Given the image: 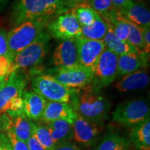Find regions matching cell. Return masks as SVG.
I'll use <instances>...</instances> for the list:
<instances>
[{"mask_svg": "<svg viewBox=\"0 0 150 150\" xmlns=\"http://www.w3.org/2000/svg\"><path fill=\"white\" fill-rule=\"evenodd\" d=\"M64 0H15L10 13L12 27L22 22L44 18H56L70 10Z\"/></svg>", "mask_w": 150, "mask_h": 150, "instance_id": "6da1fadb", "label": "cell"}, {"mask_svg": "<svg viewBox=\"0 0 150 150\" xmlns=\"http://www.w3.org/2000/svg\"><path fill=\"white\" fill-rule=\"evenodd\" d=\"M78 115L91 122L103 125L110 108L109 101L88 84L73 94L70 103Z\"/></svg>", "mask_w": 150, "mask_h": 150, "instance_id": "7a4b0ae2", "label": "cell"}, {"mask_svg": "<svg viewBox=\"0 0 150 150\" xmlns=\"http://www.w3.org/2000/svg\"><path fill=\"white\" fill-rule=\"evenodd\" d=\"M26 71L16 70L0 86V114L16 115L24 112L22 94L30 79Z\"/></svg>", "mask_w": 150, "mask_h": 150, "instance_id": "3957f363", "label": "cell"}, {"mask_svg": "<svg viewBox=\"0 0 150 150\" xmlns=\"http://www.w3.org/2000/svg\"><path fill=\"white\" fill-rule=\"evenodd\" d=\"M54 18H44L30 20L12 27L7 33V40L11 61H13L17 54L27 47L38 35L45 31Z\"/></svg>", "mask_w": 150, "mask_h": 150, "instance_id": "277c9868", "label": "cell"}, {"mask_svg": "<svg viewBox=\"0 0 150 150\" xmlns=\"http://www.w3.org/2000/svg\"><path fill=\"white\" fill-rule=\"evenodd\" d=\"M51 36L43 31L27 47L18 53L11 63L9 74L16 70L25 71L38 67L44 61L50 50Z\"/></svg>", "mask_w": 150, "mask_h": 150, "instance_id": "5b68a950", "label": "cell"}, {"mask_svg": "<svg viewBox=\"0 0 150 150\" xmlns=\"http://www.w3.org/2000/svg\"><path fill=\"white\" fill-rule=\"evenodd\" d=\"M31 79L32 91L47 102L70 104L72 95L77 91L59 83L50 74H39Z\"/></svg>", "mask_w": 150, "mask_h": 150, "instance_id": "8992f818", "label": "cell"}, {"mask_svg": "<svg viewBox=\"0 0 150 150\" xmlns=\"http://www.w3.org/2000/svg\"><path fill=\"white\" fill-rule=\"evenodd\" d=\"M149 105L142 99L122 102L112 112V120L125 127L134 128L149 117Z\"/></svg>", "mask_w": 150, "mask_h": 150, "instance_id": "52a82bcc", "label": "cell"}, {"mask_svg": "<svg viewBox=\"0 0 150 150\" xmlns=\"http://www.w3.org/2000/svg\"><path fill=\"white\" fill-rule=\"evenodd\" d=\"M117 54L107 48L103 51L93 73V80L90 83L94 91L100 93L117 78Z\"/></svg>", "mask_w": 150, "mask_h": 150, "instance_id": "ba28073f", "label": "cell"}, {"mask_svg": "<svg viewBox=\"0 0 150 150\" xmlns=\"http://www.w3.org/2000/svg\"><path fill=\"white\" fill-rule=\"evenodd\" d=\"M51 76L63 85L71 89L80 90L93 80V72L78 64L70 67H56L50 70Z\"/></svg>", "mask_w": 150, "mask_h": 150, "instance_id": "9c48e42d", "label": "cell"}, {"mask_svg": "<svg viewBox=\"0 0 150 150\" xmlns=\"http://www.w3.org/2000/svg\"><path fill=\"white\" fill-rule=\"evenodd\" d=\"M47 30L50 36L57 40L76 39L81 35V27L72 8L54 18L49 24Z\"/></svg>", "mask_w": 150, "mask_h": 150, "instance_id": "30bf717a", "label": "cell"}, {"mask_svg": "<svg viewBox=\"0 0 150 150\" xmlns=\"http://www.w3.org/2000/svg\"><path fill=\"white\" fill-rule=\"evenodd\" d=\"M79 63L94 73L101 54L106 47L103 40H90L81 36L75 39Z\"/></svg>", "mask_w": 150, "mask_h": 150, "instance_id": "8fae6325", "label": "cell"}, {"mask_svg": "<svg viewBox=\"0 0 150 150\" xmlns=\"http://www.w3.org/2000/svg\"><path fill=\"white\" fill-rule=\"evenodd\" d=\"M72 125L73 139L84 147L95 145L103 129V125L91 122L77 113Z\"/></svg>", "mask_w": 150, "mask_h": 150, "instance_id": "7c38bea8", "label": "cell"}, {"mask_svg": "<svg viewBox=\"0 0 150 150\" xmlns=\"http://www.w3.org/2000/svg\"><path fill=\"white\" fill-rule=\"evenodd\" d=\"M5 121V130L11 129L20 140L27 142L33 134L34 125L24 112L16 115L2 114ZM4 130V131H5Z\"/></svg>", "mask_w": 150, "mask_h": 150, "instance_id": "4fadbf2b", "label": "cell"}, {"mask_svg": "<svg viewBox=\"0 0 150 150\" xmlns=\"http://www.w3.org/2000/svg\"><path fill=\"white\" fill-rule=\"evenodd\" d=\"M76 117V112L70 104L47 102L41 120L46 124L56 120H65L72 124Z\"/></svg>", "mask_w": 150, "mask_h": 150, "instance_id": "5bb4252c", "label": "cell"}, {"mask_svg": "<svg viewBox=\"0 0 150 150\" xmlns=\"http://www.w3.org/2000/svg\"><path fill=\"white\" fill-rule=\"evenodd\" d=\"M52 60L56 67H70L79 64L75 39L62 40L54 50Z\"/></svg>", "mask_w": 150, "mask_h": 150, "instance_id": "9a60e30c", "label": "cell"}, {"mask_svg": "<svg viewBox=\"0 0 150 150\" xmlns=\"http://www.w3.org/2000/svg\"><path fill=\"white\" fill-rule=\"evenodd\" d=\"M149 56L130 52L117 57V76H124L145 68Z\"/></svg>", "mask_w": 150, "mask_h": 150, "instance_id": "2e32d148", "label": "cell"}, {"mask_svg": "<svg viewBox=\"0 0 150 150\" xmlns=\"http://www.w3.org/2000/svg\"><path fill=\"white\" fill-rule=\"evenodd\" d=\"M119 11L127 20L139 27H150L149 9L145 3L131 0L126 6Z\"/></svg>", "mask_w": 150, "mask_h": 150, "instance_id": "e0dca14e", "label": "cell"}, {"mask_svg": "<svg viewBox=\"0 0 150 150\" xmlns=\"http://www.w3.org/2000/svg\"><path fill=\"white\" fill-rule=\"evenodd\" d=\"M24 113L31 121L40 120L47 101L32 90L24 91L22 94Z\"/></svg>", "mask_w": 150, "mask_h": 150, "instance_id": "ac0fdd59", "label": "cell"}, {"mask_svg": "<svg viewBox=\"0 0 150 150\" xmlns=\"http://www.w3.org/2000/svg\"><path fill=\"white\" fill-rule=\"evenodd\" d=\"M149 83V74L144 68L124 76L115 84V88L120 92H128L144 88Z\"/></svg>", "mask_w": 150, "mask_h": 150, "instance_id": "d6986e66", "label": "cell"}, {"mask_svg": "<svg viewBox=\"0 0 150 150\" xmlns=\"http://www.w3.org/2000/svg\"><path fill=\"white\" fill-rule=\"evenodd\" d=\"M46 125L55 145L70 142L73 139L72 125L68 122L56 120Z\"/></svg>", "mask_w": 150, "mask_h": 150, "instance_id": "ffe728a7", "label": "cell"}, {"mask_svg": "<svg viewBox=\"0 0 150 150\" xmlns=\"http://www.w3.org/2000/svg\"><path fill=\"white\" fill-rule=\"evenodd\" d=\"M129 140L138 149H150L149 117L132 128Z\"/></svg>", "mask_w": 150, "mask_h": 150, "instance_id": "44dd1931", "label": "cell"}, {"mask_svg": "<svg viewBox=\"0 0 150 150\" xmlns=\"http://www.w3.org/2000/svg\"><path fill=\"white\" fill-rule=\"evenodd\" d=\"M107 24V31L105 34L103 42L106 48L117 54V56L130 53V52H137L133 46H131L128 42H124L118 39L115 35L111 26Z\"/></svg>", "mask_w": 150, "mask_h": 150, "instance_id": "7402d4cb", "label": "cell"}, {"mask_svg": "<svg viewBox=\"0 0 150 150\" xmlns=\"http://www.w3.org/2000/svg\"><path fill=\"white\" fill-rule=\"evenodd\" d=\"M107 31V24L100 16L88 26L81 27V36L90 40H102Z\"/></svg>", "mask_w": 150, "mask_h": 150, "instance_id": "603a6c76", "label": "cell"}, {"mask_svg": "<svg viewBox=\"0 0 150 150\" xmlns=\"http://www.w3.org/2000/svg\"><path fill=\"white\" fill-rule=\"evenodd\" d=\"M73 12L81 27L93 23L99 16L87 3H83L72 8Z\"/></svg>", "mask_w": 150, "mask_h": 150, "instance_id": "cb8c5ba5", "label": "cell"}, {"mask_svg": "<svg viewBox=\"0 0 150 150\" xmlns=\"http://www.w3.org/2000/svg\"><path fill=\"white\" fill-rule=\"evenodd\" d=\"M130 142L116 133H108L99 143L96 150H122Z\"/></svg>", "mask_w": 150, "mask_h": 150, "instance_id": "d4e9b609", "label": "cell"}, {"mask_svg": "<svg viewBox=\"0 0 150 150\" xmlns=\"http://www.w3.org/2000/svg\"><path fill=\"white\" fill-rule=\"evenodd\" d=\"M127 22H128L129 27L127 42L131 46L134 47L138 54H143L144 45L143 42H142L141 28L130 22L129 20H127Z\"/></svg>", "mask_w": 150, "mask_h": 150, "instance_id": "484cf974", "label": "cell"}, {"mask_svg": "<svg viewBox=\"0 0 150 150\" xmlns=\"http://www.w3.org/2000/svg\"><path fill=\"white\" fill-rule=\"evenodd\" d=\"M33 136L37 138L45 150H53L56 145L52 140L47 125H34Z\"/></svg>", "mask_w": 150, "mask_h": 150, "instance_id": "4316f807", "label": "cell"}, {"mask_svg": "<svg viewBox=\"0 0 150 150\" xmlns=\"http://www.w3.org/2000/svg\"><path fill=\"white\" fill-rule=\"evenodd\" d=\"M86 3L102 18L106 17L115 8L111 0H88Z\"/></svg>", "mask_w": 150, "mask_h": 150, "instance_id": "83f0119b", "label": "cell"}, {"mask_svg": "<svg viewBox=\"0 0 150 150\" xmlns=\"http://www.w3.org/2000/svg\"><path fill=\"white\" fill-rule=\"evenodd\" d=\"M4 132L11 142L13 150H29L27 143L19 139L18 137H16L13 131L11 129H6L4 131Z\"/></svg>", "mask_w": 150, "mask_h": 150, "instance_id": "f1b7e54d", "label": "cell"}, {"mask_svg": "<svg viewBox=\"0 0 150 150\" xmlns=\"http://www.w3.org/2000/svg\"><path fill=\"white\" fill-rule=\"evenodd\" d=\"M0 56L7 58L11 62V58L9 53L7 33L3 29H0Z\"/></svg>", "mask_w": 150, "mask_h": 150, "instance_id": "f546056e", "label": "cell"}, {"mask_svg": "<svg viewBox=\"0 0 150 150\" xmlns=\"http://www.w3.org/2000/svg\"><path fill=\"white\" fill-rule=\"evenodd\" d=\"M141 28L142 42L144 45L143 54L149 56L150 53V27Z\"/></svg>", "mask_w": 150, "mask_h": 150, "instance_id": "4dcf8cb0", "label": "cell"}, {"mask_svg": "<svg viewBox=\"0 0 150 150\" xmlns=\"http://www.w3.org/2000/svg\"><path fill=\"white\" fill-rule=\"evenodd\" d=\"M11 63L7 58L0 56V76L6 77L8 76Z\"/></svg>", "mask_w": 150, "mask_h": 150, "instance_id": "1f68e13d", "label": "cell"}, {"mask_svg": "<svg viewBox=\"0 0 150 150\" xmlns=\"http://www.w3.org/2000/svg\"><path fill=\"white\" fill-rule=\"evenodd\" d=\"M26 143L29 150H45L33 135L26 142Z\"/></svg>", "mask_w": 150, "mask_h": 150, "instance_id": "d6a6232c", "label": "cell"}, {"mask_svg": "<svg viewBox=\"0 0 150 150\" xmlns=\"http://www.w3.org/2000/svg\"><path fill=\"white\" fill-rule=\"evenodd\" d=\"M53 150H82L76 145L70 142H63V143L58 144L54 146Z\"/></svg>", "mask_w": 150, "mask_h": 150, "instance_id": "836d02e7", "label": "cell"}, {"mask_svg": "<svg viewBox=\"0 0 150 150\" xmlns=\"http://www.w3.org/2000/svg\"><path fill=\"white\" fill-rule=\"evenodd\" d=\"M0 150H13L11 142L5 132L0 133Z\"/></svg>", "mask_w": 150, "mask_h": 150, "instance_id": "e575fe53", "label": "cell"}, {"mask_svg": "<svg viewBox=\"0 0 150 150\" xmlns=\"http://www.w3.org/2000/svg\"><path fill=\"white\" fill-rule=\"evenodd\" d=\"M111 1L115 8L120 11L126 6L130 2L131 0H111Z\"/></svg>", "mask_w": 150, "mask_h": 150, "instance_id": "d590c367", "label": "cell"}, {"mask_svg": "<svg viewBox=\"0 0 150 150\" xmlns=\"http://www.w3.org/2000/svg\"><path fill=\"white\" fill-rule=\"evenodd\" d=\"M64 1L69 8H72L81 4L86 3V0H64Z\"/></svg>", "mask_w": 150, "mask_h": 150, "instance_id": "8d00e7d4", "label": "cell"}, {"mask_svg": "<svg viewBox=\"0 0 150 150\" xmlns=\"http://www.w3.org/2000/svg\"><path fill=\"white\" fill-rule=\"evenodd\" d=\"M5 130V121L2 115L0 114V133L4 132Z\"/></svg>", "mask_w": 150, "mask_h": 150, "instance_id": "74e56055", "label": "cell"}, {"mask_svg": "<svg viewBox=\"0 0 150 150\" xmlns=\"http://www.w3.org/2000/svg\"><path fill=\"white\" fill-rule=\"evenodd\" d=\"M122 150H139L137 148L135 147V146L133 145L132 143H131V141L129 142V144L127 146H126L125 148Z\"/></svg>", "mask_w": 150, "mask_h": 150, "instance_id": "f35d334b", "label": "cell"}, {"mask_svg": "<svg viewBox=\"0 0 150 150\" xmlns=\"http://www.w3.org/2000/svg\"><path fill=\"white\" fill-rule=\"evenodd\" d=\"M8 1V0H0V6H3L6 4Z\"/></svg>", "mask_w": 150, "mask_h": 150, "instance_id": "ab89813d", "label": "cell"}, {"mask_svg": "<svg viewBox=\"0 0 150 150\" xmlns=\"http://www.w3.org/2000/svg\"><path fill=\"white\" fill-rule=\"evenodd\" d=\"M6 78V77H2V76H0V86L3 83V82L5 81Z\"/></svg>", "mask_w": 150, "mask_h": 150, "instance_id": "60d3db41", "label": "cell"}, {"mask_svg": "<svg viewBox=\"0 0 150 150\" xmlns=\"http://www.w3.org/2000/svg\"><path fill=\"white\" fill-rule=\"evenodd\" d=\"M86 2H87V1H88V0H86Z\"/></svg>", "mask_w": 150, "mask_h": 150, "instance_id": "b9f144b4", "label": "cell"}, {"mask_svg": "<svg viewBox=\"0 0 150 150\" xmlns=\"http://www.w3.org/2000/svg\"><path fill=\"white\" fill-rule=\"evenodd\" d=\"M146 150H150V149H146Z\"/></svg>", "mask_w": 150, "mask_h": 150, "instance_id": "7bdbcfd3", "label": "cell"}]
</instances>
